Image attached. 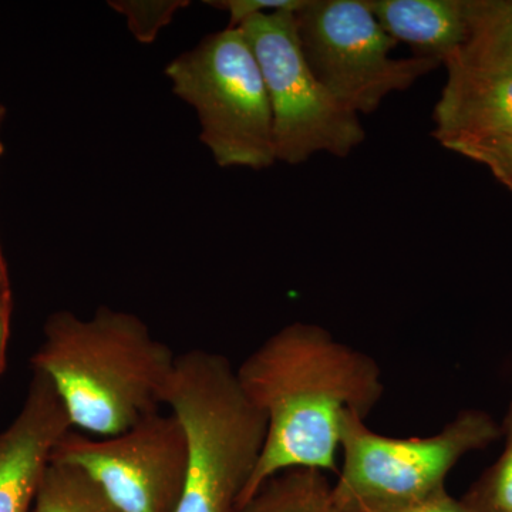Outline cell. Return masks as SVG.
I'll return each instance as SVG.
<instances>
[{
  "mask_svg": "<svg viewBox=\"0 0 512 512\" xmlns=\"http://www.w3.org/2000/svg\"><path fill=\"white\" fill-rule=\"evenodd\" d=\"M237 376L268 420L264 450L237 507L284 471L336 473L343 417L353 412L366 420L384 393L372 356L312 323L278 330L242 362Z\"/></svg>",
  "mask_w": 512,
  "mask_h": 512,
  "instance_id": "cell-1",
  "label": "cell"
},
{
  "mask_svg": "<svg viewBox=\"0 0 512 512\" xmlns=\"http://www.w3.org/2000/svg\"><path fill=\"white\" fill-rule=\"evenodd\" d=\"M43 336L30 362L55 386L72 427L117 436L163 404L177 356L133 313H52Z\"/></svg>",
  "mask_w": 512,
  "mask_h": 512,
  "instance_id": "cell-2",
  "label": "cell"
},
{
  "mask_svg": "<svg viewBox=\"0 0 512 512\" xmlns=\"http://www.w3.org/2000/svg\"><path fill=\"white\" fill-rule=\"evenodd\" d=\"M163 403L187 440V474L175 512H234L254 474L268 420L227 357L192 349L175 360Z\"/></svg>",
  "mask_w": 512,
  "mask_h": 512,
  "instance_id": "cell-3",
  "label": "cell"
},
{
  "mask_svg": "<svg viewBox=\"0 0 512 512\" xmlns=\"http://www.w3.org/2000/svg\"><path fill=\"white\" fill-rule=\"evenodd\" d=\"M165 76L197 113L201 143L220 167L258 171L276 163L271 103L241 30L205 37L168 63Z\"/></svg>",
  "mask_w": 512,
  "mask_h": 512,
  "instance_id": "cell-4",
  "label": "cell"
},
{
  "mask_svg": "<svg viewBox=\"0 0 512 512\" xmlns=\"http://www.w3.org/2000/svg\"><path fill=\"white\" fill-rule=\"evenodd\" d=\"M365 421L353 412L342 420V470L332 487L342 512L410 503L439 493L461 457L500 437L495 421L477 410L458 414L434 436L410 439L382 436Z\"/></svg>",
  "mask_w": 512,
  "mask_h": 512,
  "instance_id": "cell-5",
  "label": "cell"
},
{
  "mask_svg": "<svg viewBox=\"0 0 512 512\" xmlns=\"http://www.w3.org/2000/svg\"><path fill=\"white\" fill-rule=\"evenodd\" d=\"M238 29L264 77L276 161L298 165L318 153L348 157L365 141L359 116L328 92L306 62L295 13H262Z\"/></svg>",
  "mask_w": 512,
  "mask_h": 512,
  "instance_id": "cell-6",
  "label": "cell"
},
{
  "mask_svg": "<svg viewBox=\"0 0 512 512\" xmlns=\"http://www.w3.org/2000/svg\"><path fill=\"white\" fill-rule=\"evenodd\" d=\"M295 20L313 74L357 116L373 113L389 94L410 89L440 66L420 57L390 56L397 42L366 0H306Z\"/></svg>",
  "mask_w": 512,
  "mask_h": 512,
  "instance_id": "cell-7",
  "label": "cell"
},
{
  "mask_svg": "<svg viewBox=\"0 0 512 512\" xmlns=\"http://www.w3.org/2000/svg\"><path fill=\"white\" fill-rule=\"evenodd\" d=\"M50 460L82 468L120 512H175L187 474V440L171 414L154 412L117 436L70 430Z\"/></svg>",
  "mask_w": 512,
  "mask_h": 512,
  "instance_id": "cell-8",
  "label": "cell"
},
{
  "mask_svg": "<svg viewBox=\"0 0 512 512\" xmlns=\"http://www.w3.org/2000/svg\"><path fill=\"white\" fill-rule=\"evenodd\" d=\"M72 429L55 386L33 369L22 409L0 431V512H29L53 448Z\"/></svg>",
  "mask_w": 512,
  "mask_h": 512,
  "instance_id": "cell-9",
  "label": "cell"
},
{
  "mask_svg": "<svg viewBox=\"0 0 512 512\" xmlns=\"http://www.w3.org/2000/svg\"><path fill=\"white\" fill-rule=\"evenodd\" d=\"M447 82L434 107L433 137L448 150L512 136V77L448 60Z\"/></svg>",
  "mask_w": 512,
  "mask_h": 512,
  "instance_id": "cell-10",
  "label": "cell"
},
{
  "mask_svg": "<svg viewBox=\"0 0 512 512\" xmlns=\"http://www.w3.org/2000/svg\"><path fill=\"white\" fill-rule=\"evenodd\" d=\"M387 35L412 47L414 57L444 64L470 32V0H366Z\"/></svg>",
  "mask_w": 512,
  "mask_h": 512,
  "instance_id": "cell-11",
  "label": "cell"
},
{
  "mask_svg": "<svg viewBox=\"0 0 512 512\" xmlns=\"http://www.w3.org/2000/svg\"><path fill=\"white\" fill-rule=\"evenodd\" d=\"M450 60L512 77V2L470 0L466 45Z\"/></svg>",
  "mask_w": 512,
  "mask_h": 512,
  "instance_id": "cell-12",
  "label": "cell"
},
{
  "mask_svg": "<svg viewBox=\"0 0 512 512\" xmlns=\"http://www.w3.org/2000/svg\"><path fill=\"white\" fill-rule=\"evenodd\" d=\"M32 512H120L82 468L50 460Z\"/></svg>",
  "mask_w": 512,
  "mask_h": 512,
  "instance_id": "cell-13",
  "label": "cell"
},
{
  "mask_svg": "<svg viewBox=\"0 0 512 512\" xmlns=\"http://www.w3.org/2000/svg\"><path fill=\"white\" fill-rule=\"evenodd\" d=\"M110 8L123 15L128 29L138 42L150 45L158 33L173 22L181 9L190 5L188 0H114Z\"/></svg>",
  "mask_w": 512,
  "mask_h": 512,
  "instance_id": "cell-14",
  "label": "cell"
},
{
  "mask_svg": "<svg viewBox=\"0 0 512 512\" xmlns=\"http://www.w3.org/2000/svg\"><path fill=\"white\" fill-rule=\"evenodd\" d=\"M507 444L503 456L485 477L483 497L485 512H512V403L505 419Z\"/></svg>",
  "mask_w": 512,
  "mask_h": 512,
  "instance_id": "cell-15",
  "label": "cell"
},
{
  "mask_svg": "<svg viewBox=\"0 0 512 512\" xmlns=\"http://www.w3.org/2000/svg\"><path fill=\"white\" fill-rule=\"evenodd\" d=\"M457 154L484 165L500 183L512 190V136L493 143L461 148Z\"/></svg>",
  "mask_w": 512,
  "mask_h": 512,
  "instance_id": "cell-16",
  "label": "cell"
},
{
  "mask_svg": "<svg viewBox=\"0 0 512 512\" xmlns=\"http://www.w3.org/2000/svg\"><path fill=\"white\" fill-rule=\"evenodd\" d=\"M306 0H218L205 2L229 15L227 28H239L242 23L262 13L298 12Z\"/></svg>",
  "mask_w": 512,
  "mask_h": 512,
  "instance_id": "cell-17",
  "label": "cell"
},
{
  "mask_svg": "<svg viewBox=\"0 0 512 512\" xmlns=\"http://www.w3.org/2000/svg\"><path fill=\"white\" fill-rule=\"evenodd\" d=\"M363 512H473L468 507L456 503L441 490L439 493L410 501V503L387 505V507L370 508Z\"/></svg>",
  "mask_w": 512,
  "mask_h": 512,
  "instance_id": "cell-18",
  "label": "cell"
},
{
  "mask_svg": "<svg viewBox=\"0 0 512 512\" xmlns=\"http://www.w3.org/2000/svg\"><path fill=\"white\" fill-rule=\"evenodd\" d=\"M10 318H12V293H0V377L8 363L10 338Z\"/></svg>",
  "mask_w": 512,
  "mask_h": 512,
  "instance_id": "cell-19",
  "label": "cell"
},
{
  "mask_svg": "<svg viewBox=\"0 0 512 512\" xmlns=\"http://www.w3.org/2000/svg\"><path fill=\"white\" fill-rule=\"evenodd\" d=\"M0 293H12L10 291L8 266H6L5 259H3L2 249H0Z\"/></svg>",
  "mask_w": 512,
  "mask_h": 512,
  "instance_id": "cell-20",
  "label": "cell"
},
{
  "mask_svg": "<svg viewBox=\"0 0 512 512\" xmlns=\"http://www.w3.org/2000/svg\"><path fill=\"white\" fill-rule=\"evenodd\" d=\"M6 109L0 104V126H2L3 117H5ZM0 146H2V141H0Z\"/></svg>",
  "mask_w": 512,
  "mask_h": 512,
  "instance_id": "cell-21",
  "label": "cell"
},
{
  "mask_svg": "<svg viewBox=\"0 0 512 512\" xmlns=\"http://www.w3.org/2000/svg\"><path fill=\"white\" fill-rule=\"evenodd\" d=\"M3 154V146H0V156Z\"/></svg>",
  "mask_w": 512,
  "mask_h": 512,
  "instance_id": "cell-22",
  "label": "cell"
},
{
  "mask_svg": "<svg viewBox=\"0 0 512 512\" xmlns=\"http://www.w3.org/2000/svg\"><path fill=\"white\" fill-rule=\"evenodd\" d=\"M512 191V190H511Z\"/></svg>",
  "mask_w": 512,
  "mask_h": 512,
  "instance_id": "cell-23",
  "label": "cell"
}]
</instances>
